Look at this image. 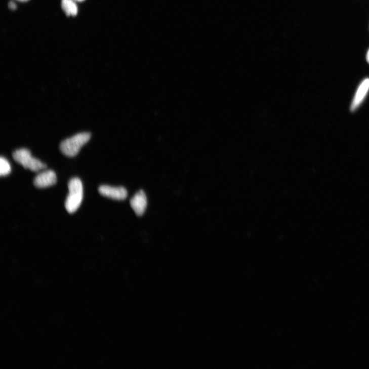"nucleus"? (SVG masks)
Instances as JSON below:
<instances>
[{
  "label": "nucleus",
  "mask_w": 369,
  "mask_h": 369,
  "mask_svg": "<svg viewBox=\"0 0 369 369\" xmlns=\"http://www.w3.org/2000/svg\"><path fill=\"white\" fill-rule=\"evenodd\" d=\"M99 191L103 196L116 200H124L128 194L125 187L108 185L101 186L99 188Z\"/></svg>",
  "instance_id": "4"
},
{
  "label": "nucleus",
  "mask_w": 369,
  "mask_h": 369,
  "mask_svg": "<svg viewBox=\"0 0 369 369\" xmlns=\"http://www.w3.org/2000/svg\"><path fill=\"white\" fill-rule=\"evenodd\" d=\"M68 186L69 192L65 207L68 213L73 214L78 210L83 200L84 187L81 181L77 178L71 179Z\"/></svg>",
  "instance_id": "1"
},
{
  "label": "nucleus",
  "mask_w": 369,
  "mask_h": 369,
  "mask_svg": "<svg viewBox=\"0 0 369 369\" xmlns=\"http://www.w3.org/2000/svg\"><path fill=\"white\" fill-rule=\"evenodd\" d=\"M8 6H9V9L13 11H14V10H16V9H17V6L16 5V4L15 3H14L13 2H10Z\"/></svg>",
  "instance_id": "10"
},
{
  "label": "nucleus",
  "mask_w": 369,
  "mask_h": 369,
  "mask_svg": "<svg viewBox=\"0 0 369 369\" xmlns=\"http://www.w3.org/2000/svg\"><path fill=\"white\" fill-rule=\"evenodd\" d=\"M11 172V167L10 162L4 157L2 156L0 159V175L2 176H6Z\"/></svg>",
  "instance_id": "9"
},
{
  "label": "nucleus",
  "mask_w": 369,
  "mask_h": 369,
  "mask_svg": "<svg viewBox=\"0 0 369 369\" xmlns=\"http://www.w3.org/2000/svg\"><path fill=\"white\" fill-rule=\"evenodd\" d=\"M366 60L367 63L369 64V50L367 52L366 56Z\"/></svg>",
  "instance_id": "11"
},
{
  "label": "nucleus",
  "mask_w": 369,
  "mask_h": 369,
  "mask_svg": "<svg viewBox=\"0 0 369 369\" xmlns=\"http://www.w3.org/2000/svg\"><path fill=\"white\" fill-rule=\"evenodd\" d=\"M17 1L20 2H27L29 1V0H17Z\"/></svg>",
  "instance_id": "13"
},
{
  "label": "nucleus",
  "mask_w": 369,
  "mask_h": 369,
  "mask_svg": "<svg viewBox=\"0 0 369 369\" xmlns=\"http://www.w3.org/2000/svg\"><path fill=\"white\" fill-rule=\"evenodd\" d=\"M61 7L65 15L68 17H74L77 14V7L73 0H62Z\"/></svg>",
  "instance_id": "8"
},
{
  "label": "nucleus",
  "mask_w": 369,
  "mask_h": 369,
  "mask_svg": "<svg viewBox=\"0 0 369 369\" xmlns=\"http://www.w3.org/2000/svg\"><path fill=\"white\" fill-rule=\"evenodd\" d=\"M146 195L143 190L138 191L131 200L133 210L138 216L143 215L147 207Z\"/></svg>",
  "instance_id": "6"
},
{
  "label": "nucleus",
  "mask_w": 369,
  "mask_h": 369,
  "mask_svg": "<svg viewBox=\"0 0 369 369\" xmlns=\"http://www.w3.org/2000/svg\"><path fill=\"white\" fill-rule=\"evenodd\" d=\"M369 90V78L364 79L359 86L351 106V110L354 111L362 103Z\"/></svg>",
  "instance_id": "7"
},
{
  "label": "nucleus",
  "mask_w": 369,
  "mask_h": 369,
  "mask_svg": "<svg viewBox=\"0 0 369 369\" xmlns=\"http://www.w3.org/2000/svg\"><path fill=\"white\" fill-rule=\"evenodd\" d=\"M56 182V174L54 171L49 170L37 175L34 180V185L37 188H44L52 186Z\"/></svg>",
  "instance_id": "5"
},
{
  "label": "nucleus",
  "mask_w": 369,
  "mask_h": 369,
  "mask_svg": "<svg viewBox=\"0 0 369 369\" xmlns=\"http://www.w3.org/2000/svg\"><path fill=\"white\" fill-rule=\"evenodd\" d=\"M89 133L77 134L61 142L60 146L61 152L66 156L73 157L76 155L82 147L90 140Z\"/></svg>",
  "instance_id": "2"
},
{
  "label": "nucleus",
  "mask_w": 369,
  "mask_h": 369,
  "mask_svg": "<svg viewBox=\"0 0 369 369\" xmlns=\"http://www.w3.org/2000/svg\"><path fill=\"white\" fill-rule=\"evenodd\" d=\"M73 1H74L75 2L80 3V2H83L85 1V0H73Z\"/></svg>",
  "instance_id": "12"
},
{
  "label": "nucleus",
  "mask_w": 369,
  "mask_h": 369,
  "mask_svg": "<svg viewBox=\"0 0 369 369\" xmlns=\"http://www.w3.org/2000/svg\"><path fill=\"white\" fill-rule=\"evenodd\" d=\"M13 157L23 168L32 172H37L47 168L45 163L32 157L30 151L25 148L16 150L13 153Z\"/></svg>",
  "instance_id": "3"
}]
</instances>
